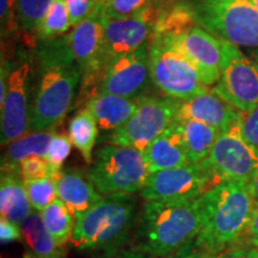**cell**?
Masks as SVG:
<instances>
[{"instance_id": "cell-1", "label": "cell", "mask_w": 258, "mask_h": 258, "mask_svg": "<svg viewBox=\"0 0 258 258\" xmlns=\"http://www.w3.org/2000/svg\"><path fill=\"white\" fill-rule=\"evenodd\" d=\"M36 57L37 82L29 132L47 131L59 124L70 111L82 80L69 36L38 42Z\"/></svg>"}, {"instance_id": "cell-2", "label": "cell", "mask_w": 258, "mask_h": 258, "mask_svg": "<svg viewBox=\"0 0 258 258\" xmlns=\"http://www.w3.org/2000/svg\"><path fill=\"white\" fill-rule=\"evenodd\" d=\"M156 17L190 22L238 47L258 48V11L249 0H154Z\"/></svg>"}, {"instance_id": "cell-3", "label": "cell", "mask_w": 258, "mask_h": 258, "mask_svg": "<svg viewBox=\"0 0 258 258\" xmlns=\"http://www.w3.org/2000/svg\"><path fill=\"white\" fill-rule=\"evenodd\" d=\"M203 221L202 196L188 202L146 201L137 233L138 250L156 258L169 256L198 237Z\"/></svg>"}, {"instance_id": "cell-4", "label": "cell", "mask_w": 258, "mask_h": 258, "mask_svg": "<svg viewBox=\"0 0 258 258\" xmlns=\"http://www.w3.org/2000/svg\"><path fill=\"white\" fill-rule=\"evenodd\" d=\"M202 198L205 221L196 243L217 256L247 230L254 201L249 184L234 180H222Z\"/></svg>"}, {"instance_id": "cell-5", "label": "cell", "mask_w": 258, "mask_h": 258, "mask_svg": "<svg viewBox=\"0 0 258 258\" xmlns=\"http://www.w3.org/2000/svg\"><path fill=\"white\" fill-rule=\"evenodd\" d=\"M137 215L133 194H110L76 220L71 244L80 251L112 252L127 243Z\"/></svg>"}, {"instance_id": "cell-6", "label": "cell", "mask_w": 258, "mask_h": 258, "mask_svg": "<svg viewBox=\"0 0 258 258\" xmlns=\"http://www.w3.org/2000/svg\"><path fill=\"white\" fill-rule=\"evenodd\" d=\"M153 36L178 49L196 67L206 86L218 83L224 61L225 40L183 21L157 22Z\"/></svg>"}, {"instance_id": "cell-7", "label": "cell", "mask_w": 258, "mask_h": 258, "mask_svg": "<svg viewBox=\"0 0 258 258\" xmlns=\"http://www.w3.org/2000/svg\"><path fill=\"white\" fill-rule=\"evenodd\" d=\"M88 173L101 195H110L141 191L150 171L143 151L110 144L97 151Z\"/></svg>"}, {"instance_id": "cell-8", "label": "cell", "mask_w": 258, "mask_h": 258, "mask_svg": "<svg viewBox=\"0 0 258 258\" xmlns=\"http://www.w3.org/2000/svg\"><path fill=\"white\" fill-rule=\"evenodd\" d=\"M151 82L164 95L186 101L209 91L196 67L178 49L152 36L150 43Z\"/></svg>"}, {"instance_id": "cell-9", "label": "cell", "mask_w": 258, "mask_h": 258, "mask_svg": "<svg viewBox=\"0 0 258 258\" xmlns=\"http://www.w3.org/2000/svg\"><path fill=\"white\" fill-rule=\"evenodd\" d=\"M179 102L171 97L140 96L132 117L109 138L110 144L144 151L177 118Z\"/></svg>"}, {"instance_id": "cell-10", "label": "cell", "mask_w": 258, "mask_h": 258, "mask_svg": "<svg viewBox=\"0 0 258 258\" xmlns=\"http://www.w3.org/2000/svg\"><path fill=\"white\" fill-rule=\"evenodd\" d=\"M220 182L203 160L150 173L140 194L146 201L188 202L199 199Z\"/></svg>"}, {"instance_id": "cell-11", "label": "cell", "mask_w": 258, "mask_h": 258, "mask_svg": "<svg viewBox=\"0 0 258 258\" xmlns=\"http://www.w3.org/2000/svg\"><path fill=\"white\" fill-rule=\"evenodd\" d=\"M213 92L240 114L258 106V63L228 41H225L221 76Z\"/></svg>"}, {"instance_id": "cell-12", "label": "cell", "mask_w": 258, "mask_h": 258, "mask_svg": "<svg viewBox=\"0 0 258 258\" xmlns=\"http://www.w3.org/2000/svg\"><path fill=\"white\" fill-rule=\"evenodd\" d=\"M205 161L221 180L250 182L258 170V150L245 140L241 117L219 133Z\"/></svg>"}, {"instance_id": "cell-13", "label": "cell", "mask_w": 258, "mask_h": 258, "mask_svg": "<svg viewBox=\"0 0 258 258\" xmlns=\"http://www.w3.org/2000/svg\"><path fill=\"white\" fill-rule=\"evenodd\" d=\"M31 59L25 51H19L10 74L9 86L2 109V145H9L29 132L30 122Z\"/></svg>"}, {"instance_id": "cell-14", "label": "cell", "mask_w": 258, "mask_h": 258, "mask_svg": "<svg viewBox=\"0 0 258 258\" xmlns=\"http://www.w3.org/2000/svg\"><path fill=\"white\" fill-rule=\"evenodd\" d=\"M150 80V44H146L133 53L109 61L98 80L97 93L135 99L143 95Z\"/></svg>"}, {"instance_id": "cell-15", "label": "cell", "mask_w": 258, "mask_h": 258, "mask_svg": "<svg viewBox=\"0 0 258 258\" xmlns=\"http://www.w3.org/2000/svg\"><path fill=\"white\" fill-rule=\"evenodd\" d=\"M154 24H156L154 9L134 17H104V35H103L104 64L115 57L133 53L139 48L150 44V38L153 36Z\"/></svg>"}, {"instance_id": "cell-16", "label": "cell", "mask_w": 258, "mask_h": 258, "mask_svg": "<svg viewBox=\"0 0 258 258\" xmlns=\"http://www.w3.org/2000/svg\"><path fill=\"white\" fill-rule=\"evenodd\" d=\"M103 4L95 14L77 25L70 32L71 50L82 73L83 85L93 82L104 70L103 59V35H104V16Z\"/></svg>"}, {"instance_id": "cell-17", "label": "cell", "mask_w": 258, "mask_h": 258, "mask_svg": "<svg viewBox=\"0 0 258 258\" xmlns=\"http://www.w3.org/2000/svg\"><path fill=\"white\" fill-rule=\"evenodd\" d=\"M240 117V112L221 99L213 90L186 101H180L177 112L178 120H196L213 125L220 132Z\"/></svg>"}, {"instance_id": "cell-18", "label": "cell", "mask_w": 258, "mask_h": 258, "mask_svg": "<svg viewBox=\"0 0 258 258\" xmlns=\"http://www.w3.org/2000/svg\"><path fill=\"white\" fill-rule=\"evenodd\" d=\"M56 186L57 198L67 206L76 220L103 198L89 173L76 167L61 171Z\"/></svg>"}, {"instance_id": "cell-19", "label": "cell", "mask_w": 258, "mask_h": 258, "mask_svg": "<svg viewBox=\"0 0 258 258\" xmlns=\"http://www.w3.org/2000/svg\"><path fill=\"white\" fill-rule=\"evenodd\" d=\"M150 173L189 165L188 154L177 118L144 151Z\"/></svg>"}, {"instance_id": "cell-20", "label": "cell", "mask_w": 258, "mask_h": 258, "mask_svg": "<svg viewBox=\"0 0 258 258\" xmlns=\"http://www.w3.org/2000/svg\"><path fill=\"white\" fill-rule=\"evenodd\" d=\"M85 108L95 116L99 128L114 132L121 128L134 114L137 98H127L111 93H95L88 99Z\"/></svg>"}, {"instance_id": "cell-21", "label": "cell", "mask_w": 258, "mask_h": 258, "mask_svg": "<svg viewBox=\"0 0 258 258\" xmlns=\"http://www.w3.org/2000/svg\"><path fill=\"white\" fill-rule=\"evenodd\" d=\"M0 182L2 218L21 226L34 209L25 189L23 177L19 171H2Z\"/></svg>"}, {"instance_id": "cell-22", "label": "cell", "mask_w": 258, "mask_h": 258, "mask_svg": "<svg viewBox=\"0 0 258 258\" xmlns=\"http://www.w3.org/2000/svg\"><path fill=\"white\" fill-rule=\"evenodd\" d=\"M56 133L53 129L30 132L11 141L2 158V171H19V164L31 156H46L48 147Z\"/></svg>"}, {"instance_id": "cell-23", "label": "cell", "mask_w": 258, "mask_h": 258, "mask_svg": "<svg viewBox=\"0 0 258 258\" xmlns=\"http://www.w3.org/2000/svg\"><path fill=\"white\" fill-rule=\"evenodd\" d=\"M19 227L28 246L36 258H66V249L47 230L41 212L34 209Z\"/></svg>"}, {"instance_id": "cell-24", "label": "cell", "mask_w": 258, "mask_h": 258, "mask_svg": "<svg viewBox=\"0 0 258 258\" xmlns=\"http://www.w3.org/2000/svg\"><path fill=\"white\" fill-rule=\"evenodd\" d=\"M190 164L206 160L219 137L218 128L196 120H178Z\"/></svg>"}, {"instance_id": "cell-25", "label": "cell", "mask_w": 258, "mask_h": 258, "mask_svg": "<svg viewBox=\"0 0 258 258\" xmlns=\"http://www.w3.org/2000/svg\"><path fill=\"white\" fill-rule=\"evenodd\" d=\"M98 135V124L88 108L74 115L69 125V138L74 147L78 148L84 160L92 163V150Z\"/></svg>"}, {"instance_id": "cell-26", "label": "cell", "mask_w": 258, "mask_h": 258, "mask_svg": "<svg viewBox=\"0 0 258 258\" xmlns=\"http://www.w3.org/2000/svg\"><path fill=\"white\" fill-rule=\"evenodd\" d=\"M42 220L49 231V233L55 238L60 245H66L72 238L76 219L67 208V206L56 198L51 201L43 211L41 212Z\"/></svg>"}, {"instance_id": "cell-27", "label": "cell", "mask_w": 258, "mask_h": 258, "mask_svg": "<svg viewBox=\"0 0 258 258\" xmlns=\"http://www.w3.org/2000/svg\"><path fill=\"white\" fill-rule=\"evenodd\" d=\"M71 28L72 24L64 0H53L35 32L36 40L38 42L55 40L63 36Z\"/></svg>"}, {"instance_id": "cell-28", "label": "cell", "mask_w": 258, "mask_h": 258, "mask_svg": "<svg viewBox=\"0 0 258 258\" xmlns=\"http://www.w3.org/2000/svg\"><path fill=\"white\" fill-rule=\"evenodd\" d=\"M56 179L57 178L50 176L24 179L25 189L35 211L42 212L51 201L57 198Z\"/></svg>"}, {"instance_id": "cell-29", "label": "cell", "mask_w": 258, "mask_h": 258, "mask_svg": "<svg viewBox=\"0 0 258 258\" xmlns=\"http://www.w3.org/2000/svg\"><path fill=\"white\" fill-rule=\"evenodd\" d=\"M51 2L53 0H18V28L27 34L36 32Z\"/></svg>"}, {"instance_id": "cell-30", "label": "cell", "mask_w": 258, "mask_h": 258, "mask_svg": "<svg viewBox=\"0 0 258 258\" xmlns=\"http://www.w3.org/2000/svg\"><path fill=\"white\" fill-rule=\"evenodd\" d=\"M154 0H108L102 11L106 18H128L153 9Z\"/></svg>"}, {"instance_id": "cell-31", "label": "cell", "mask_w": 258, "mask_h": 258, "mask_svg": "<svg viewBox=\"0 0 258 258\" xmlns=\"http://www.w3.org/2000/svg\"><path fill=\"white\" fill-rule=\"evenodd\" d=\"M71 148H72V143H71L70 138L63 134H55L51 139L49 147L44 156V159L48 161L50 165L51 173L53 176L57 178L61 173V166L70 156Z\"/></svg>"}, {"instance_id": "cell-32", "label": "cell", "mask_w": 258, "mask_h": 258, "mask_svg": "<svg viewBox=\"0 0 258 258\" xmlns=\"http://www.w3.org/2000/svg\"><path fill=\"white\" fill-rule=\"evenodd\" d=\"M64 3H66L72 28L88 19L102 6V4L95 0H64Z\"/></svg>"}, {"instance_id": "cell-33", "label": "cell", "mask_w": 258, "mask_h": 258, "mask_svg": "<svg viewBox=\"0 0 258 258\" xmlns=\"http://www.w3.org/2000/svg\"><path fill=\"white\" fill-rule=\"evenodd\" d=\"M19 172H21L23 179H34L41 178V177L50 176L54 177L51 173L50 165L44 157L41 156H31L25 158V159L19 164ZM55 178V177H54Z\"/></svg>"}, {"instance_id": "cell-34", "label": "cell", "mask_w": 258, "mask_h": 258, "mask_svg": "<svg viewBox=\"0 0 258 258\" xmlns=\"http://www.w3.org/2000/svg\"><path fill=\"white\" fill-rule=\"evenodd\" d=\"M18 0H0V30L2 37L6 38L18 28Z\"/></svg>"}, {"instance_id": "cell-35", "label": "cell", "mask_w": 258, "mask_h": 258, "mask_svg": "<svg viewBox=\"0 0 258 258\" xmlns=\"http://www.w3.org/2000/svg\"><path fill=\"white\" fill-rule=\"evenodd\" d=\"M241 132L245 140L258 150V106L241 116Z\"/></svg>"}, {"instance_id": "cell-36", "label": "cell", "mask_w": 258, "mask_h": 258, "mask_svg": "<svg viewBox=\"0 0 258 258\" xmlns=\"http://www.w3.org/2000/svg\"><path fill=\"white\" fill-rule=\"evenodd\" d=\"M218 256V254H217ZM215 254H212L207 251L202 250L196 243L195 239H191L188 243H185L183 246H180L178 250L172 252L169 256L163 258H214Z\"/></svg>"}, {"instance_id": "cell-37", "label": "cell", "mask_w": 258, "mask_h": 258, "mask_svg": "<svg viewBox=\"0 0 258 258\" xmlns=\"http://www.w3.org/2000/svg\"><path fill=\"white\" fill-rule=\"evenodd\" d=\"M21 234V227L18 225L2 218V220H0V239H2L3 244H8L19 239Z\"/></svg>"}, {"instance_id": "cell-38", "label": "cell", "mask_w": 258, "mask_h": 258, "mask_svg": "<svg viewBox=\"0 0 258 258\" xmlns=\"http://www.w3.org/2000/svg\"><path fill=\"white\" fill-rule=\"evenodd\" d=\"M249 241L252 246L258 247V206H254L252 215H251L249 226L246 230Z\"/></svg>"}, {"instance_id": "cell-39", "label": "cell", "mask_w": 258, "mask_h": 258, "mask_svg": "<svg viewBox=\"0 0 258 258\" xmlns=\"http://www.w3.org/2000/svg\"><path fill=\"white\" fill-rule=\"evenodd\" d=\"M222 258H258V247H240L222 253Z\"/></svg>"}, {"instance_id": "cell-40", "label": "cell", "mask_w": 258, "mask_h": 258, "mask_svg": "<svg viewBox=\"0 0 258 258\" xmlns=\"http://www.w3.org/2000/svg\"><path fill=\"white\" fill-rule=\"evenodd\" d=\"M112 258H156L151 254H147L139 250H131V251H121Z\"/></svg>"}, {"instance_id": "cell-41", "label": "cell", "mask_w": 258, "mask_h": 258, "mask_svg": "<svg viewBox=\"0 0 258 258\" xmlns=\"http://www.w3.org/2000/svg\"><path fill=\"white\" fill-rule=\"evenodd\" d=\"M247 184H249L250 191L252 194L254 206H258V170L256 171V173L252 176V178L250 179V182L247 183Z\"/></svg>"}, {"instance_id": "cell-42", "label": "cell", "mask_w": 258, "mask_h": 258, "mask_svg": "<svg viewBox=\"0 0 258 258\" xmlns=\"http://www.w3.org/2000/svg\"><path fill=\"white\" fill-rule=\"evenodd\" d=\"M249 2L254 6V9L258 11V0H249Z\"/></svg>"}, {"instance_id": "cell-43", "label": "cell", "mask_w": 258, "mask_h": 258, "mask_svg": "<svg viewBox=\"0 0 258 258\" xmlns=\"http://www.w3.org/2000/svg\"><path fill=\"white\" fill-rule=\"evenodd\" d=\"M22 258H36V257H35L34 254H31V253H25Z\"/></svg>"}, {"instance_id": "cell-44", "label": "cell", "mask_w": 258, "mask_h": 258, "mask_svg": "<svg viewBox=\"0 0 258 258\" xmlns=\"http://www.w3.org/2000/svg\"><path fill=\"white\" fill-rule=\"evenodd\" d=\"M253 56H254V59H256V62L258 63V48H257V50L253 53Z\"/></svg>"}, {"instance_id": "cell-45", "label": "cell", "mask_w": 258, "mask_h": 258, "mask_svg": "<svg viewBox=\"0 0 258 258\" xmlns=\"http://www.w3.org/2000/svg\"><path fill=\"white\" fill-rule=\"evenodd\" d=\"M95 2L99 3V4H104V3H105V2H108V0H95Z\"/></svg>"}, {"instance_id": "cell-46", "label": "cell", "mask_w": 258, "mask_h": 258, "mask_svg": "<svg viewBox=\"0 0 258 258\" xmlns=\"http://www.w3.org/2000/svg\"><path fill=\"white\" fill-rule=\"evenodd\" d=\"M214 258H222V253H220V254H218V256H215Z\"/></svg>"}]
</instances>
